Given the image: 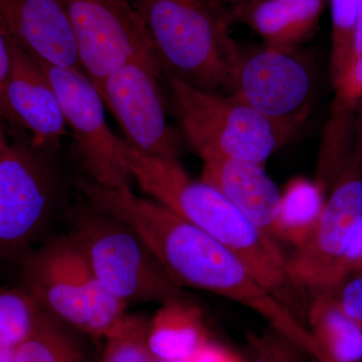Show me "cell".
I'll list each match as a JSON object with an SVG mask.
<instances>
[{
  "mask_svg": "<svg viewBox=\"0 0 362 362\" xmlns=\"http://www.w3.org/2000/svg\"><path fill=\"white\" fill-rule=\"evenodd\" d=\"M107 213L123 221L145 243L169 277L247 307L309 356L324 362L308 326L262 284L242 259L204 230L153 199L132 189L114 192Z\"/></svg>",
  "mask_w": 362,
  "mask_h": 362,
  "instance_id": "obj_1",
  "label": "cell"
},
{
  "mask_svg": "<svg viewBox=\"0 0 362 362\" xmlns=\"http://www.w3.org/2000/svg\"><path fill=\"white\" fill-rule=\"evenodd\" d=\"M121 148L143 192L235 252L259 282L300 318L302 292L289 277L288 258L277 240L247 220L213 185L192 180L178 158L142 153L124 139Z\"/></svg>",
  "mask_w": 362,
  "mask_h": 362,
  "instance_id": "obj_2",
  "label": "cell"
},
{
  "mask_svg": "<svg viewBox=\"0 0 362 362\" xmlns=\"http://www.w3.org/2000/svg\"><path fill=\"white\" fill-rule=\"evenodd\" d=\"M166 77L216 94L233 93L242 47L230 11L209 0H130Z\"/></svg>",
  "mask_w": 362,
  "mask_h": 362,
  "instance_id": "obj_3",
  "label": "cell"
},
{
  "mask_svg": "<svg viewBox=\"0 0 362 362\" xmlns=\"http://www.w3.org/2000/svg\"><path fill=\"white\" fill-rule=\"evenodd\" d=\"M168 82L183 135L201 158L228 157L265 166L305 123L269 118L233 94L206 92L175 77Z\"/></svg>",
  "mask_w": 362,
  "mask_h": 362,
  "instance_id": "obj_4",
  "label": "cell"
},
{
  "mask_svg": "<svg viewBox=\"0 0 362 362\" xmlns=\"http://www.w3.org/2000/svg\"><path fill=\"white\" fill-rule=\"evenodd\" d=\"M70 235L100 284L127 306L187 297L129 226L87 202L71 211Z\"/></svg>",
  "mask_w": 362,
  "mask_h": 362,
  "instance_id": "obj_5",
  "label": "cell"
},
{
  "mask_svg": "<svg viewBox=\"0 0 362 362\" xmlns=\"http://www.w3.org/2000/svg\"><path fill=\"white\" fill-rule=\"evenodd\" d=\"M26 289L45 310L86 337L103 339L127 305L100 284L70 233L52 238L23 257Z\"/></svg>",
  "mask_w": 362,
  "mask_h": 362,
  "instance_id": "obj_6",
  "label": "cell"
},
{
  "mask_svg": "<svg viewBox=\"0 0 362 362\" xmlns=\"http://www.w3.org/2000/svg\"><path fill=\"white\" fill-rule=\"evenodd\" d=\"M329 189L313 230L288 258V274L301 292L325 291L349 276L347 254L362 226V118L352 156Z\"/></svg>",
  "mask_w": 362,
  "mask_h": 362,
  "instance_id": "obj_7",
  "label": "cell"
},
{
  "mask_svg": "<svg viewBox=\"0 0 362 362\" xmlns=\"http://www.w3.org/2000/svg\"><path fill=\"white\" fill-rule=\"evenodd\" d=\"M49 151L25 142L0 147V258H23L56 213L61 181Z\"/></svg>",
  "mask_w": 362,
  "mask_h": 362,
  "instance_id": "obj_8",
  "label": "cell"
},
{
  "mask_svg": "<svg viewBox=\"0 0 362 362\" xmlns=\"http://www.w3.org/2000/svg\"><path fill=\"white\" fill-rule=\"evenodd\" d=\"M64 1L81 66L98 92L111 74L131 62L160 66L146 26L130 0Z\"/></svg>",
  "mask_w": 362,
  "mask_h": 362,
  "instance_id": "obj_9",
  "label": "cell"
},
{
  "mask_svg": "<svg viewBox=\"0 0 362 362\" xmlns=\"http://www.w3.org/2000/svg\"><path fill=\"white\" fill-rule=\"evenodd\" d=\"M37 62L59 98L76 156L88 178L106 187L132 188L121 138L109 127L103 99L85 71Z\"/></svg>",
  "mask_w": 362,
  "mask_h": 362,
  "instance_id": "obj_10",
  "label": "cell"
},
{
  "mask_svg": "<svg viewBox=\"0 0 362 362\" xmlns=\"http://www.w3.org/2000/svg\"><path fill=\"white\" fill-rule=\"evenodd\" d=\"M162 74L159 65L131 62L105 80L99 94L128 144L148 156L178 158L177 137L166 120Z\"/></svg>",
  "mask_w": 362,
  "mask_h": 362,
  "instance_id": "obj_11",
  "label": "cell"
},
{
  "mask_svg": "<svg viewBox=\"0 0 362 362\" xmlns=\"http://www.w3.org/2000/svg\"><path fill=\"white\" fill-rule=\"evenodd\" d=\"M232 94L269 118L305 122L313 96L310 66L295 49H243Z\"/></svg>",
  "mask_w": 362,
  "mask_h": 362,
  "instance_id": "obj_12",
  "label": "cell"
},
{
  "mask_svg": "<svg viewBox=\"0 0 362 362\" xmlns=\"http://www.w3.org/2000/svg\"><path fill=\"white\" fill-rule=\"evenodd\" d=\"M4 96L11 125L28 130L33 146L58 148L68 127L59 98L39 62L16 39Z\"/></svg>",
  "mask_w": 362,
  "mask_h": 362,
  "instance_id": "obj_13",
  "label": "cell"
},
{
  "mask_svg": "<svg viewBox=\"0 0 362 362\" xmlns=\"http://www.w3.org/2000/svg\"><path fill=\"white\" fill-rule=\"evenodd\" d=\"M0 16L16 42L37 61L83 70L64 0H0Z\"/></svg>",
  "mask_w": 362,
  "mask_h": 362,
  "instance_id": "obj_14",
  "label": "cell"
},
{
  "mask_svg": "<svg viewBox=\"0 0 362 362\" xmlns=\"http://www.w3.org/2000/svg\"><path fill=\"white\" fill-rule=\"evenodd\" d=\"M202 160L201 180L216 187L247 220L276 240L282 192L267 175L265 166L221 156L202 157Z\"/></svg>",
  "mask_w": 362,
  "mask_h": 362,
  "instance_id": "obj_15",
  "label": "cell"
},
{
  "mask_svg": "<svg viewBox=\"0 0 362 362\" xmlns=\"http://www.w3.org/2000/svg\"><path fill=\"white\" fill-rule=\"evenodd\" d=\"M327 0H251L230 11L233 21L244 23L265 42L295 49L316 30Z\"/></svg>",
  "mask_w": 362,
  "mask_h": 362,
  "instance_id": "obj_16",
  "label": "cell"
},
{
  "mask_svg": "<svg viewBox=\"0 0 362 362\" xmlns=\"http://www.w3.org/2000/svg\"><path fill=\"white\" fill-rule=\"evenodd\" d=\"M150 319L148 345L158 361L192 358L209 343V330L201 307L187 297L160 305Z\"/></svg>",
  "mask_w": 362,
  "mask_h": 362,
  "instance_id": "obj_17",
  "label": "cell"
},
{
  "mask_svg": "<svg viewBox=\"0 0 362 362\" xmlns=\"http://www.w3.org/2000/svg\"><path fill=\"white\" fill-rule=\"evenodd\" d=\"M306 318L324 362H362V324L346 315L327 292L316 293Z\"/></svg>",
  "mask_w": 362,
  "mask_h": 362,
  "instance_id": "obj_18",
  "label": "cell"
},
{
  "mask_svg": "<svg viewBox=\"0 0 362 362\" xmlns=\"http://www.w3.org/2000/svg\"><path fill=\"white\" fill-rule=\"evenodd\" d=\"M84 337L45 309L32 334L16 349V362H90Z\"/></svg>",
  "mask_w": 362,
  "mask_h": 362,
  "instance_id": "obj_19",
  "label": "cell"
},
{
  "mask_svg": "<svg viewBox=\"0 0 362 362\" xmlns=\"http://www.w3.org/2000/svg\"><path fill=\"white\" fill-rule=\"evenodd\" d=\"M326 190L316 180L296 177L283 190L275 226L276 240L295 247L301 245L315 226L325 204Z\"/></svg>",
  "mask_w": 362,
  "mask_h": 362,
  "instance_id": "obj_20",
  "label": "cell"
},
{
  "mask_svg": "<svg viewBox=\"0 0 362 362\" xmlns=\"http://www.w3.org/2000/svg\"><path fill=\"white\" fill-rule=\"evenodd\" d=\"M44 310L25 287L0 286V345L18 349L32 334Z\"/></svg>",
  "mask_w": 362,
  "mask_h": 362,
  "instance_id": "obj_21",
  "label": "cell"
},
{
  "mask_svg": "<svg viewBox=\"0 0 362 362\" xmlns=\"http://www.w3.org/2000/svg\"><path fill=\"white\" fill-rule=\"evenodd\" d=\"M150 320L127 314L107 332L101 362H156L148 345Z\"/></svg>",
  "mask_w": 362,
  "mask_h": 362,
  "instance_id": "obj_22",
  "label": "cell"
},
{
  "mask_svg": "<svg viewBox=\"0 0 362 362\" xmlns=\"http://www.w3.org/2000/svg\"><path fill=\"white\" fill-rule=\"evenodd\" d=\"M361 0H329L331 11L330 77L334 85L349 65L352 35Z\"/></svg>",
  "mask_w": 362,
  "mask_h": 362,
  "instance_id": "obj_23",
  "label": "cell"
},
{
  "mask_svg": "<svg viewBox=\"0 0 362 362\" xmlns=\"http://www.w3.org/2000/svg\"><path fill=\"white\" fill-rule=\"evenodd\" d=\"M333 87L335 97L331 116L356 115L362 106V52Z\"/></svg>",
  "mask_w": 362,
  "mask_h": 362,
  "instance_id": "obj_24",
  "label": "cell"
},
{
  "mask_svg": "<svg viewBox=\"0 0 362 362\" xmlns=\"http://www.w3.org/2000/svg\"><path fill=\"white\" fill-rule=\"evenodd\" d=\"M251 341L252 357L250 362H301V354H307L272 328Z\"/></svg>",
  "mask_w": 362,
  "mask_h": 362,
  "instance_id": "obj_25",
  "label": "cell"
},
{
  "mask_svg": "<svg viewBox=\"0 0 362 362\" xmlns=\"http://www.w3.org/2000/svg\"><path fill=\"white\" fill-rule=\"evenodd\" d=\"M325 292L346 315L362 324V272H352Z\"/></svg>",
  "mask_w": 362,
  "mask_h": 362,
  "instance_id": "obj_26",
  "label": "cell"
},
{
  "mask_svg": "<svg viewBox=\"0 0 362 362\" xmlns=\"http://www.w3.org/2000/svg\"><path fill=\"white\" fill-rule=\"evenodd\" d=\"M14 37L9 32L8 28L0 16V118L11 124V116L7 109L6 96V86L8 78L11 63V47Z\"/></svg>",
  "mask_w": 362,
  "mask_h": 362,
  "instance_id": "obj_27",
  "label": "cell"
},
{
  "mask_svg": "<svg viewBox=\"0 0 362 362\" xmlns=\"http://www.w3.org/2000/svg\"><path fill=\"white\" fill-rule=\"evenodd\" d=\"M197 362H245L230 349L211 341L194 357Z\"/></svg>",
  "mask_w": 362,
  "mask_h": 362,
  "instance_id": "obj_28",
  "label": "cell"
},
{
  "mask_svg": "<svg viewBox=\"0 0 362 362\" xmlns=\"http://www.w3.org/2000/svg\"><path fill=\"white\" fill-rule=\"evenodd\" d=\"M362 52V0L359 4L358 13L356 21V26H354V35H352L351 49H350V54L349 59V66L354 63V59L357 58ZM345 70V71H346ZM343 75V74H342Z\"/></svg>",
  "mask_w": 362,
  "mask_h": 362,
  "instance_id": "obj_29",
  "label": "cell"
},
{
  "mask_svg": "<svg viewBox=\"0 0 362 362\" xmlns=\"http://www.w3.org/2000/svg\"><path fill=\"white\" fill-rule=\"evenodd\" d=\"M16 350L0 345V362H16Z\"/></svg>",
  "mask_w": 362,
  "mask_h": 362,
  "instance_id": "obj_30",
  "label": "cell"
},
{
  "mask_svg": "<svg viewBox=\"0 0 362 362\" xmlns=\"http://www.w3.org/2000/svg\"><path fill=\"white\" fill-rule=\"evenodd\" d=\"M209 1L214 2V4L226 7L228 9H232L233 7L246 4V2L251 1V0H209Z\"/></svg>",
  "mask_w": 362,
  "mask_h": 362,
  "instance_id": "obj_31",
  "label": "cell"
},
{
  "mask_svg": "<svg viewBox=\"0 0 362 362\" xmlns=\"http://www.w3.org/2000/svg\"><path fill=\"white\" fill-rule=\"evenodd\" d=\"M356 243L358 245L359 247L362 250V226L361 230H359L358 233L356 235ZM354 272H362V254L361 258H359L358 262H357V265L356 267V270Z\"/></svg>",
  "mask_w": 362,
  "mask_h": 362,
  "instance_id": "obj_32",
  "label": "cell"
},
{
  "mask_svg": "<svg viewBox=\"0 0 362 362\" xmlns=\"http://www.w3.org/2000/svg\"><path fill=\"white\" fill-rule=\"evenodd\" d=\"M7 141L6 129H4V121H0V147Z\"/></svg>",
  "mask_w": 362,
  "mask_h": 362,
  "instance_id": "obj_33",
  "label": "cell"
},
{
  "mask_svg": "<svg viewBox=\"0 0 362 362\" xmlns=\"http://www.w3.org/2000/svg\"><path fill=\"white\" fill-rule=\"evenodd\" d=\"M156 362H197L194 357L192 358H187V359H173V361H158L157 359Z\"/></svg>",
  "mask_w": 362,
  "mask_h": 362,
  "instance_id": "obj_34",
  "label": "cell"
},
{
  "mask_svg": "<svg viewBox=\"0 0 362 362\" xmlns=\"http://www.w3.org/2000/svg\"><path fill=\"white\" fill-rule=\"evenodd\" d=\"M0 121H4V120H2V119H1V118H0Z\"/></svg>",
  "mask_w": 362,
  "mask_h": 362,
  "instance_id": "obj_35",
  "label": "cell"
}]
</instances>
